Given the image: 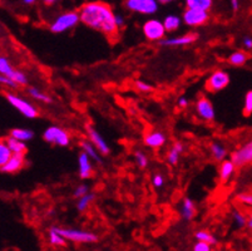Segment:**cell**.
<instances>
[{
  "label": "cell",
  "mask_w": 252,
  "mask_h": 251,
  "mask_svg": "<svg viewBox=\"0 0 252 251\" xmlns=\"http://www.w3.org/2000/svg\"><path fill=\"white\" fill-rule=\"evenodd\" d=\"M79 23L86 27L100 32L105 36L116 39L119 29L114 22V11L112 6L103 1H88L83 4L78 11Z\"/></svg>",
  "instance_id": "obj_1"
},
{
  "label": "cell",
  "mask_w": 252,
  "mask_h": 251,
  "mask_svg": "<svg viewBox=\"0 0 252 251\" xmlns=\"http://www.w3.org/2000/svg\"><path fill=\"white\" fill-rule=\"evenodd\" d=\"M79 23V15L78 11H65L59 14L58 17L54 18L49 25V29L54 34H62L74 29Z\"/></svg>",
  "instance_id": "obj_2"
},
{
  "label": "cell",
  "mask_w": 252,
  "mask_h": 251,
  "mask_svg": "<svg viewBox=\"0 0 252 251\" xmlns=\"http://www.w3.org/2000/svg\"><path fill=\"white\" fill-rule=\"evenodd\" d=\"M5 96L9 105L13 108H15L18 112H20L25 118L35 119L36 117L39 116V110L38 108H36V106H34L33 103L29 102L27 98H23L19 94L11 93V92H8Z\"/></svg>",
  "instance_id": "obj_3"
},
{
  "label": "cell",
  "mask_w": 252,
  "mask_h": 251,
  "mask_svg": "<svg viewBox=\"0 0 252 251\" xmlns=\"http://www.w3.org/2000/svg\"><path fill=\"white\" fill-rule=\"evenodd\" d=\"M43 140L47 143L58 147H68L72 142V136L68 131L59 126H49L47 130L43 132Z\"/></svg>",
  "instance_id": "obj_4"
},
{
  "label": "cell",
  "mask_w": 252,
  "mask_h": 251,
  "mask_svg": "<svg viewBox=\"0 0 252 251\" xmlns=\"http://www.w3.org/2000/svg\"><path fill=\"white\" fill-rule=\"evenodd\" d=\"M125 8L130 13L153 15L159 9L157 0H125Z\"/></svg>",
  "instance_id": "obj_5"
},
{
  "label": "cell",
  "mask_w": 252,
  "mask_h": 251,
  "mask_svg": "<svg viewBox=\"0 0 252 251\" xmlns=\"http://www.w3.org/2000/svg\"><path fill=\"white\" fill-rule=\"evenodd\" d=\"M59 234L63 236L67 241L78 244H89L95 243L98 240V236L94 232L86 231V230L79 229H63V227H57Z\"/></svg>",
  "instance_id": "obj_6"
},
{
  "label": "cell",
  "mask_w": 252,
  "mask_h": 251,
  "mask_svg": "<svg viewBox=\"0 0 252 251\" xmlns=\"http://www.w3.org/2000/svg\"><path fill=\"white\" fill-rule=\"evenodd\" d=\"M182 23H185L187 27L198 28L205 25L210 19V13L207 10H201V9L186 8L182 14Z\"/></svg>",
  "instance_id": "obj_7"
},
{
  "label": "cell",
  "mask_w": 252,
  "mask_h": 251,
  "mask_svg": "<svg viewBox=\"0 0 252 251\" xmlns=\"http://www.w3.org/2000/svg\"><path fill=\"white\" fill-rule=\"evenodd\" d=\"M142 32H143L144 38L150 41H159L166 38V31L161 20L158 19H148L142 25Z\"/></svg>",
  "instance_id": "obj_8"
},
{
  "label": "cell",
  "mask_w": 252,
  "mask_h": 251,
  "mask_svg": "<svg viewBox=\"0 0 252 251\" xmlns=\"http://www.w3.org/2000/svg\"><path fill=\"white\" fill-rule=\"evenodd\" d=\"M0 74L11 78L19 87L28 86V77L24 72L14 68L6 57H0Z\"/></svg>",
  "instance_id": "obj_9"
},
{
  "label": "cell",
  "mask_w": 252,
  "mask_h": 251,
  "mask_svg": "<svg viewBox=\"0 0 252 251\" xmlns=\"http://www.w3.org/2000/svg\"><path fill=\"white\" fill-rule=\"evenodd\" d=\"M230 74L226 71L217 69L206 80L205 87L211 93H217V92L223 91L224 88H227V86L230 84Z\"/></svg>",
  "instance_id": "obj_10"
},
{
  "label": "cell",
  "mask_w": 252,
  "mask_h": 251,
  "mask_svg": "<svg viewBox=\"0 0 252 251\" xmlns=\"http://www.w3.org/2000/svg\"><path fill=\"white\" fill-rule=\"evenodd\" d=\"M231 161L233 165L236 166V169H241L245 166L250 165L252 161V143L247 142L244 143L241 147H238L237 149L231 153Z\"/></svg>",
  "instance_id": "obj_11"
},
{
  "label": "cell",
  "mask_w": 252,
  "mask_h": 251,
  "mask_svg": "<svg viewBox=\"0 0 252 251\" xmlns=\"http://www.w3.org/2000/svg\"><path fill=\"white\" fill-rule=\"evenodd\" d=\"M196 114L200 119L205 122H212L216 117V112L212 102L207 97L201 96L196 102Z\"/></svg>",
  "instance_id": "obj_12"
},
{
  "label": "cell",
  "mask_w": 252,
  "mask_h": 251,
  "mask_svg": "<svg viewBox=\"0 0 252 251\" xmlns=\"http://www.w3.org/2000/svg\"><path fill=\"white\" fill-rule=\"evenodd\" d=\"M87 136H88L89 142L97 148V151L99 152L100 155L107 156L111 153V147H109V144L107 143V141L103 138V136L93 126H88L87 127Z\"/></svg>",
  "instance_id": "obj_13"
},
{
  "label": "cell",
  "mask_w": 252,
  "mask_h": 251,
  "mask_svg": "<svg viewBox=\"0 0 252 251\" xmlns=\"http://www.w3.org/2000/svg\"><path fill=\"white\" fill-rule=\"evenodd\" d=\"M198 39V34L197 33H187L182 34L180 36H172V38H163L162 40H159V44L163 45V47H185V45L193 44L194 41Z\"/></svg>",
  "instance_id": "obj_14"
},
{
  "label": "cell",
  "mask_w": 252,
  "mask_h": 251,
  "mask_svg": "<svg viewBox=\"0 0 252 251\" xmlns=\"http://www.w3.org/2000/svg\"><path fill=\"white\" fill-rule=\"evenodd\" d=\"M166 142H167L166 133L162 132V131H158V130L147 132L143 137L144 146L148 147V148H152V149L162 148V147L166 144Z\"/></svg>",
  "instance_id": "obj_15"
},
{
  "label": "cell",
  "mask_w": 252,
  "mask_h": 251,
  "mask_svg": "<svg viewBox=\"0 0 252 251\" xmlns=\"http://www.w3.org/2000/svg\"><path fill=\"white\" fill-rule=\"evenodd\" d=\"M25 166V155H18V153H11L5 163L1 166L0 171L4 174H17Z\"/></svg>",
  "instance_id": "obj_16"
},
{
  "label": "cell",
  "mask_w": 252,
  "mask_h": 251,
  "mask_svg": "<svg viewBox=\"0 0 252 251\" xmlns=\"http://www.w3.org/2000/svg\"><path fill=\"white\" fill-rule=\"evenodd\" d=\"M93 171L94 170H93L92 160L84 152H81L78 156V174H79V177L83 179H91L93 176Z\"/></svg>",
  "instance_id": "obj_17"
},
{
  "label": "cell",
  "mask_w": 252,
  "mask_h": 251,
  "mask_svg": "<svg viewBox=\"0 0 252 251\" xmlns=\"http://www.w3.org/2000/svg\"><path fill=\"white\" fill-rule=\"evenodd\" d=\"M196 204H194L193 200L189 199V197H185L180 205L181 217L186 221H191L196 216Z\"/></svg>",
  "instance_id": "obj_18"
},
{
  "label": "cell",
  "mask_w": 252,
  "mask_h": 251,
  "mask_svg": "<svg viewBox=\"0 0 252 251\" xmlns=\"http://www.w3.org/2000/svg\"><path fill=\"white\" fill-rule=\"evenodd\" d=\"M236 172V166L233 165L232 161L224 158L223 161H221L219 167V177L221 179V182L226 183L228 182L233 177Z\"/></svg>",
  "instance_id": "obj_19"
},
{
  "label": "cell",
  "mask_w": 252,
  "mask_h": 251,
  "mask_svg": "<svg viewBox=\"0 0 252 251\" xmlns=\"http://www.w3.org/2000/svg\"><path fill=\"white\" fill-rule=\"evenodd\" d=\"M210 153H211V157L214 158L215 161L221 162V161H223L224 158L227 157L228 151H227V147H226V144H224L223 142L214 141L210 144Z\"/></svg>",
  "instance_id": "obj_20"
},
{
  "label": "cell",
  "mask_w": 252,
  "mask_h": 251,
  "mask_svg": "<svg viewBox=\"0 0 252 251\" xmlns=\"http://www.w3.org/2000/svg\"><path fill=\"white\" fill-rule=\"evenodd\" d=\"M183 152H185V146L182 142H176L167 152V162L171 166H177Z\"/></svg>",
  "instance_id": "obj_21"
},
{
  "label": "cell",
  "mask_w": 252,
  "mask_h": 251,
  "mask_svg": "<svg viewBox=\"0 0 252 251\" xmlns=\"http://www.w3.org/2000/svg\"><path fill=\"white\" fill-rule=\"evenodd\" d=\"M164 27V31L168 32V33H173V32L178 31L182 25V19L181 17L176 15V14H169L162 22Z\"/></svg>",
  "instance_id": "obj_22"
},
{
  "label": "cell",
  "mask_w": 252,
  "mask_h": 251,
  "mask_svg": "<svg viewBox=\"0 0 252 251\" xmlns=\"http://www.w3.org/2000/svg\"><path fill=\"white\" fill-rule=\"evenodd\" d=\"M79 146H81L82 152H84V153H86V155L88 156L92 161H95L97 163H102V157H100V153L97 151V148H95V147L93 146L91 142L84 140V141L79 142Z\"/></svg>",
  "instance_id": "obj_23"
},
{
  "label": "cell",
  "mask_w": 252,
  "mask_h": 251,
  "mask_svg": "<svg viewBox=\"0 0 252 251\" xmlns=\"http://www.w3.org/2000/svg\"><path fill=\"white\" fill-rule=\"evenodd\" d=\"M9 137H13L27 143L34 138V132L29 128H13L9 133Z\"/></svg>",
  "instance_id": "obj_24"
},
{
  "label": "cell",
  "mask_w": 252,
  "mask_h": 251,
  "mask_svg": "<svg viewBox=\"0 0 252 251\" xmlns=\"http://www.w3.org/2000/svg\"><path fill=\"white\" fill-rule=\"evenodd\" d=\"M27 93H28V96H31L33 100L38 101V102L47 103V105H50V103L53 102L52 98H50L45 92L40 91V89L35 86L28 87V88H27Z\"/></svg>",
  "instance_id": "obj_25"
},
{
  "label": "cell",
  "mask_w": 252,
  "mask_h": 251,
  "mask_svg": "<svg viewBox=\"0 0 252 251\" xmlns=\"http://www.w3.org/2000/svg\"><path fill=\"white\" fill-rule=\"evenodd\" d=\"M249 61V54L244 50H235L228 57V63L233 67H242Z\"/></svg>",
  "instance_id": "obj_26"
},
{
  "label": "cell",
  "mask_w": 252,
  "mask_h": 251,
  "mask_svg": "<svg viewBox=\"0 0 252 251\" xmlns=\"http://www.w3.org/2000/svg\"><path fill=\"white\" fill-rule=\"evenodd\" d=\"M5 141L11 153H18V155H25V153H27V149L28 148H27V143H25V142L15 140V138L13 137L5 138Z\"/></svg>",
  "instance_id": "obj_27"
},
{
  "label": "cell",
  "mask_w": 252,
  "mask_h": 251,
  "mask_svg": "<svg viewBox=\"0 0 252 251\" xmlns=\"http://www.w3.org/2000/svg\"><path fill=\"white\" fill-rule=\"evenodd\" d=\"M48 241H49L50 245L56 246V248H63L67 244V240L59 234L57 226L49 229V231H48Z\"/></svg>",
  "instance_id": "obj_28"
},
{
  "label": "cell",
  "mask_w": 252,
  "mask_h": 251,
  "mask_svg": "<svg viewBox=\"0 0 252 251\" xmlns=\"http://www.w3.org/2000/svg\"><path fill=\"white\" fill-rule=\"evenodd\" d=\"M185 3L187 8H194L210 11V9L214 5V0H185Z\"/></svg>",
  "instance_id": "obj_29"
},
{
  "label": "cell",
  "mask_w": 252,
  "mask_h": 251,
  "mask_svg": "<svg viewBox=\"0 0 252 251\" xmlns=\"http://www.w3.org/2000/svg\"><path fill=\"white\" fill-rule=\"evenodd\" d=\"M94 200H95V195L93 192H91V191H89L88 193H86L84 196L79 197L77 202L78 211H79V213H84V211L91 206L92 202L94 201Z\"/></svg>",
  "instance_id": "obj_30"
},
{
  "label": "cell",
  "mask_w": 252,
  "mask_h": 251,
  "mask_svg": "<svg viewBox=\"0 0 252 251\" xmlns=\"http://www.w3.org/2000/svg\"><path fill=\"white\" fill-rule=\"evenodd\" d=\"M194 238H196L197 241H202V243L210 244V245L217 244L216 238H215L214 235L211 234L210 231H207V230H198V231L194 234Z\"/></svg>",
  "instance_id": "obj_31"
},
{
  "label": "cell",
  "mask_w": 252,
  "mask_h": 251,
  "mask_svg": "<svg viewBox=\"0 0 252 251\" xmlns=\"http://www.w3.org/2000/svg\"><path fill=\"white\" fill-rule=\"evenodd\" d=\"M232 218H233V222H235L236 226L238 227V229H244V227H246V222H247V216L245 215L242 211L240 210H233L232 211Z\"/></svg>",
  "instance_id": "obj_32"
},
{
  "label": "cell",
  "mask_w": 252,
  "mask_h": 251,
  "mask_svg": "<svg viewBox=\"0 0 252 251\" xmlns=\"http://www.w3.org/2000/svg\"><path fill=\"white\" fill-rule=\"evenodd\" d=\"M11 156V152L9 149L8 144H6L5 140L3 138H0V169H1V166L8 161V158Z\"/></svg>",
  "instance_id": "obj_33"
},
{
  "label": "cell",
  "mask_w": 252,
  "mask_h": 251,
  "mask_svg": "<svg viewBox=\"0 0 252 251\" xmlns=\"http://www.w3.org/2000/svg\"><path fill=\"white\" fill-rule=\"evenodd\" d=\"M134 160H136V163L139 169H146L148 163H150V158H148L147 153L141 151V149L136 151V153H134Z\"/></svg>",
  "instance_id": "obj_34"
},
{
  "label": "cell",
  "mask_w": 252,
  "mask_h": 251,
  "mask_svg": "<svg viewBox=\"0 0 252 251\" xmlns=\"http://www.w3.org/2000/svg\"><path fill=\"white\" fill-rule=\"evenodd\" d=\"M244 114L246 117H250L252 114V91H249L245 96Z\"/></svg>",
  "instance_id": "obj_35"
},
{
  "label": "cell",
  "mask_w": 252,
  "mask_h": 251,
  "mask_svg": "<svg viewBox=\"0 0 252 251\" xmlns=\"http://www.w3.org/2000/svg\"><path fill=\"white\" fill-rule=\"evenodd\" d=\"M0 86L6 87V88H9V89L19 88V86H18L14 80L11 79V78L6 77V75H3V74H0Z\"/></svg>",
  "instance_id": "obj_36"
},
{
  "label": "cell",
  "mask_w": 252,
  "mask_h": 251,
  "mask_svg": "<svg viewBox=\"0 0 252 251\" xmlns=\"http://www.w3.org/2000/svg\"><path fill=\"white\" fill-rule=\"evenodd\" d=\"M134 86H136V88L138 89L139 92H143V93H150L153 89V87L151 86L150 83L144 82V80H136V82H134Z\"/></svg>",
  "instance_id": "obj_37"
},
{
  "label": "cell",
  "mask_w": 252,
  "mask_h": 251,
  "mask_svg": "<svg viewBox=\"0 0 252 251\" xmlns=\"http://www.w3.org/2000/svg\"><path fill=\"white\" fill-rule=\"evenodd\" d=\"M237 200L240 204H242L244 206L250 207L252 205V196L250 192H242L237 196Z\"/></svg>",
  "instance_id": "obj_38"
},
{
  "label": "cell",
  "mask_w": 252,
  "mask_h": 251,
  "mask_svg": "<svg viewBox=\"0 0 252 251\" xmlns=\"http://www.w3.org/2000/svg\"><path fill=\"white\" fill-rule=\"evenodd\" d=\"M88 192H89V186L86 185V183H82V185L77 186V188L74 190L73 195H74L75 199H79V197L84 196V195Z\"/></svg>",
  "instance_id": "obj_39"
},
{
  "label": "cell",
  "mask_w": 252,
  "mask_h": 251,
  "mask_svg": "<svg viewBox=\"0 0 252 251\" xmlns=\"http://www.w3.org/2000/svg\"><path fill=\"white\" fill-rule=\"evenodd\" d=\"M152 185L156 188H162L164 185V177L161 174H155L152 176Z\"/></svg>",
  "instance_id": "obj_40"
},
{
  "label": "cell",
  "mask_w": 252,
  "mask_h": 251,
  "mask_svg": "<svg viewBox=\"0 0 252 251\" xmlns=\"http://www.w3.org/2000/svg\"><path fill=\"white\" fill-rule=\"evenodd\" d=\"M193 251H212V245L202 243V241H197L193 246Z\"/></svg>",
  "instance_id": "obj_41"
},
{
  "label": "cell",
  "mask_w": 252,
  "mask_h": 251,
  "mask_svg": "<svg viewBox=\"0 0 252 251\" xmlns=\"http://www.w3.org/2000/svg\"><path fill=\"white\" fill-rule=\"evenodd\" d=\"M114 22H116L117 28H118L119 31H121V29H123V28H125V25H126V18L123 17L122 14L114 13Z\"/></svg>",
  "instance_id": "obj_42"
},
{
  "label": "cell",
  "mask_w": 252,
  "mask_h": 251,
  "mask_svg": "<svg viewBox=\"0 0 252 251\" xmlns=\"http://www.w3.org/2000/svg\"><path fill=\"white\" fill-rule=\"evenodd\" d=\"M242 47L246 50L252 49V38L250 36H246L244 39H242Z\"/></svg>",
  "instance_id": "obj_43"
},
{
  "label": "cell",
  "mask_w": 252,
  "mask_h": 251,
  "mask_svg": "<svg viewBox=\"0 0 252 251\" xmlns=\"http://www.w3.org/2000/svg\"><path fill=\"white\" fill-rule=\"evenodd\" d=\"M189 105V101L186 98V97H180L177 100V106L180 108H187Z\"/></svg>",
  "instance_id": "obj_44"
},
{
  "label": "cell",
  "mask_w": 252,
  "mask_h": 251,
  "mask_svg": "<svg viewBox=\"0 0 252 251\" xmlns=\"http://www.w3.org/2000/svg\"><path fill=\"white\" fill-rule=\"evenodd\" d=\"M231 6H232L233 11H237L240 9V0H230Z\"/></svg>",
  "instance_id": "obj_45"
},
{
  "label": "cell",
  "mask_w": 252,
  "mask_h": 251,
  "mask_svg": "<svg viewBox=\"0 0 252 251\" xmlns=\"http://www.w3.org/2000/svg\"><path fill=\"white\" fill-rule=\"evenodd\" d=\"M58 1H59V0H43V3H44L47 6L54 5V4L58 3Z\"/></svg>",
  "instance_id": "obj_46"
},
{
  "label": "cell",
  "mask_w": 252,
  "mask_h": 251,
  "mask_svg": "<svg viewBox=\"0 0 252 251\" xmlns=\"http://www.w3.org/2000/svg\"><path fill=\"white\" fill-rule=\"evenodd\" d=\"M25 5H33V4L36 3V0H22Z\"/></svg>",
  "instance_id": "obj_47"
},
{
  "label": "cell",
  "mask_w": 252,
  "mask_h": 251,
  "mask_svg": "<svg viewBox=\"0 0 252 251\" xmlns=\"http://www.w3.org/2000/svg\"><path fill=\"white\" fill-rule=\"evenodd\" d=\"M157 1H158V4H164V5H166V4L173 3L175 0H157Z\"/></svg>",
  "instance_id": "obj_48"
}]
</instances>
